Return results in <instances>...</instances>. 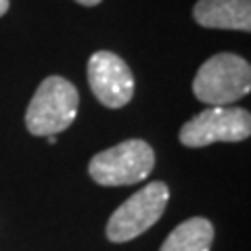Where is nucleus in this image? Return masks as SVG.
<instances>
[{
	"label": "nucleus",
	"instance_id": "nucleus-1",
	"mask_svg": "<svg viewBox=\"0 0 251 251\" xmlns=\"http://www.w3.org/2000/svg\"><path fill=\"white\" fill-rule=\"evenodd\" d=\"M251 90L249 63L232 52L209 57L193 80V92L209 107H228Z\"/></svg>",
	"mask_w": 251,
	"mask_h": 251
},
{
	"label": "nucleus",
	"instance_id": "nucleus-2",
	"mask_svg": "<svg viewBox=\"0 0 251 251\" xmlns=\"http://www.w3.org/2000/svg\"><path fill=\"white\" fill-rule=\"evenodd\" d=\"M80 105V94L75 86L61 75L42 80L29 100L25 111V126L34 136H57L74 124Z\"/></svg>",
	"mask_w": 251,
	"mask_h": 251
},
{
	"label": "nucleus",
	"instance_id": "nucleus-3",
	"mask_svg": "<svg viewBox=\"0 0 251 251\" xmlns=\"http://www.w3.org/2000/svg\"><path fill=\"white\" fill-rule=\"evenodd\" d=\"M153 168L155 153L151 145L132 138L94 155L88 163V174L100 186H128L143 182Z\"/></svg>",
	"mask_w": 251,
	"mask_h": 251
},
{
	"label": "nucleus",
	"instance_id": "nucleus-4",
	"mask_svg": "<svg viewBox=\"0 0 251 251\" xmlns=\"http://www.w3.org/2000/svg\"><path fill=\"white\" fill-rule=\"evenodd\" d=\"M170 201V188L163 182H149L113 211L107 222V239L128 243L140 237L163 216Z\"/></svg>",
	"mask_w": 251,
	"mask_h": 251
},
{
	"label": "nucleus",
	"instance_id": "nucleus-5",
	"mask_svg": "<svg viewBox=\"0 0 251 251\" xmlns=\"http://www.w3.org/2000/svg\"><path fill=\"white\" fill-rule=\"evenodd\" d=\"M251 134V117L241 107H207L180 130V143L191 149L214 143H241Z\"/></svg>",
	"mask_w": 251,
	"mask_h": 251
},
{
	"label": "nucleus",
	"instance_id": "nucleus-6",
	"mask_svg": "<svg viewBox=\"0 0 251 251\" xmlns=\"http://www.w3.org/2000/svg\"><path fill=\"white\" fill-rule=\"evenodd\" d=\"M88 84L92 94L109 109L128 105L134 94V75L122 57L99 50L88 59Z\"/></svg>",
	"mask_w": 251,
	"mask_h": 251
},
{
	"label": "nucleus",
	"instance_id": "nucleus-7",
	"mask_svg": "<svg viewBox=\"0 0 251 251\" xmlns=\"http://www.w3.org/2000/svg\"><path fill=\"white\" fill-rule=\"evenodd\" d=\"M195 21L209 29H251V0H199L193 9Z\"/></svg>",
	"mask_w": 251,
	"mask_h": 251
},
{
	"label": "nucleus",
	"instance_id": "nucleus-8",
	"mask_svg": "<svg viewBox=\"0 0 251 251\" xmlns=\"http://www.w3.org/2000/svg\"><path fill=\"white\" fill-rule=\"evenodd\" d=\"M211 241H214V226L209 220L191 218L170 232L159 251H209Z\"/></svg>",
	"mask_w": 251,
	"mask_h": 251
},
{
	"label": "nucleus",
	"instance_id": "nucleus-9",
	"mask_svg": "<svg viewBox=\"0 0 251 251\" xmlns=\"http://www.w3.org/2000/svg\"><path fill=\"white\" fill-rule=\"evenodd\" d=\"M77 4H84V6H97L100 0H75Z\"/></svg>",
	"mask_w": 251,
	"mask_h": 251
},
{
	"label": "nucleus",
	"instance_id": "nucleus-10",
	"mask_svg": "<svg viewBox=\"0 0 251 251\" xmlns=\"http://www.w3.org/2000/svg\"><path fill=\"white\" fill-rule=\"evenodd\" d=\"M9 0H0V17H2V15L6 13V11H9Z\"/></svg>",
	"mask_w": 251,
	"mask_h": 251
},
{
	"label": "nucleus",
	"instance_id": "nucleus-11",
	"mask_svg": "<svg viewBox=\"0 0 251 251\" xmlns=\"http://www.w3.org/2000/svg\"><path fill=\"white\" fill-rule=\"evenodd\" d=\"M46 138H49V143H50V145L57 143V136H54V134H52V136H46Z\"/></svg>",
	"mask_w": 251,
	"mask_h": 251
}]
</instances>
